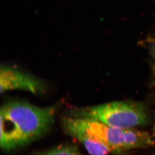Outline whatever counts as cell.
I'll use <instances>...</instances> for the list:
<instances>
[{
  "mask_svg": "<svg viewBox=\"0 0 155 155\" xmlns=\"http://www.w3.org/2000/svg\"><path fill=\"white\" fill-rule=\"evenodd\" d=\"M55 107H40L23 101H9L0 111V145L5 150L28 145L51 125Z\"/></svg>",
  "mask_w": 155,
  "mask_h": 155,
  "instance_id": "1",
  "label": "cell"
},
{
  "mask_svg": "<svg viewBox=\"0 0 155 155\" xmlns=\"http://www.w3.org/2000/svg\"><path fill=\"white\" fill-rule=\"evenodd\" d=\"M72 117L94 119L120 129L135 128L148 121V114L142 104L118 101L93 107L75 108Z\"/></svg>",
  "mask_w": 155,
  "mask_h": 155,
  "instance_id": "2",
  "label": "cell"
},
{
  "mask_svg": "<svg viewBox=\"0 0 155 155\" xmlns=\"http://www.w3.org/2000/svg\"><path fill=\"white\" fill-rule=\"evenodd\" d=\"M47 86L42 80L16 68L6 65L0 68L1 94L12 90L28 91L34 94L45 92Z\"/></svg>",
  "mask_w": 155,
  "mask_h": 155,
  "instance_id": "3",
  "label": "cell"
},
{
  "mask_svg": "<svg viewBox=\"0 0 155 155\" xmlns=\"http://www.w3.org/2000/svg\"><path fill=\"white\" fill-rule=\"evenodd\" d=\"M75 117L79 124L87 132L110 147L113 152L124 150V129L113 127L94 119Z\"/></svg>",
  "mask_w": 155,
  "mask_h": 155,
  "instance_id": "4",
  "label": "cell"
},
{
  "mask_svg": "<svg viewBox=\"0 0 155 155\" xmlns=\"http://www.w3.org/2000/svg\"><path fill=\"white\" fill-rule=\"evenodd\" d=\"M63 126L66 133L82 143L91 155H106L113 152L111 148L87 132L74 117L63 119Z\"/></svg>",
  "mask_w": 155,
  "mask_h": 155,
  "instance_id": "5",
  "label": "cell"
},
{
  "mask_svg": "<svg viewBox=\"0 0 155 155\" xmlns=\"http://www.w3.org/2000/svg\"><path fill=\"white\" fill-rule=\"evenodd\" d=\"M124 150L143 148L153 143L152 139L147 133L134 128L124 130Z\"/></svg>",
  "mask_w": 155,
  "mask_h": 155,
  "instance_id": "6",
  "label": "cell"
},
{
  "mask_svg": "<svg viewBox=\"0 0 155 155\" xmlns=\"http://www.w3.org/2000/svg\"><path fill=\"white\" fill-rule=\"evenodd\" d=\"M38 155H79L80 150L78 146L73 144L64 143L50 148L45 151L36 153Z\"/></svg>",
  "mask_w": 155,
  "mask_h": 155,
  "instance_id": "7",
  "label": "cell"
},
{
  "mask_svg": "<svg viewBox=\"0 0 155 155\" xmlns=\"http://www.w3.org/2000/svg\"><path fill=\"white\" fill-rule=\"evenodd\" d=\"M154 132L155 133V125H154Z\"/></svg>",
  "mask_w": 155,
  "mask_h": 155,
  "instance_id": "8",
  "label": "cell"
},
{
  "mask_svg": "<svg viewBox=\"0 0 155 155\" xmlns=\"http://www.w3.org/2000/svg\"></svg>",
  "mask_w": 155,
  "mask_h": 155,
  "instance_id": "9",
  "label": "cell"
}]
</instances>
